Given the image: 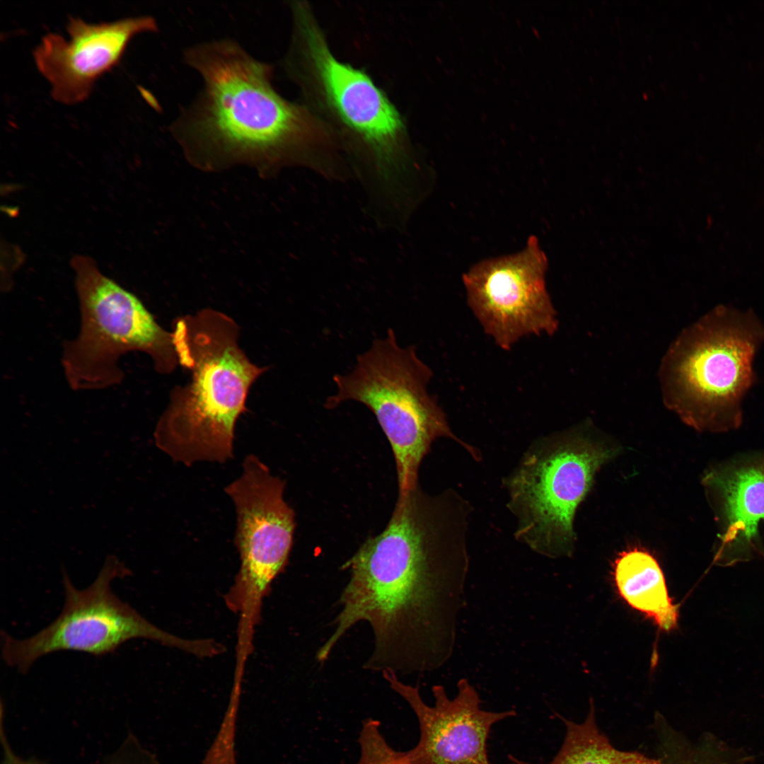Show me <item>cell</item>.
<instances>
[{
	"label": "cell",
	"mask_w": 764,
	"mask_h": 764,
	"mask_svg": "<svg viewBox=\"0 0 764 764\" xmlns=\"http://www.w3.org/2000/svg\"><path fill=\"white\" fill-rule=\"evenodd\" d=\"M471 509L453 489L399 492L384 530L344 565L349 580L318 661L327 660L342 636L364 621L374 639L367 670L422 673L448 662L464 606Z\"/></svg>",
	"instance_id": "6da1fadb"
},
{
	"label": "cell",
	"mask_w": 764,
	"mask_h": 764,
	"mask_svg": "<svg viewBox=\"0 0 764 764\" xmlns=\"http://www.w3.org/2000/svg\"><path fill=\"white\" fill-rule=\"evenodd\" d=\"M183 59L200 75L202 88L170 130L192 163L205 168L245 163L266 171L301 166L337 181L351 175L326 124L274 88L270 64L228 38L188 47Z\"/></svg>",
	"instance_id": "7a4b0ae2"
},
{
	"label": "cell",
	"mask_w": 764,
	"mask_h": 764,
	"mask_svg": "<svg viewBox=\"0 0 764 764\" xmlns=\"http://www.w3.org/2000/svg\"><path fill=\"white\" fill-rule=\"evenodd\" d=\"M289 7L291 31L282 69L301 102L335 136L377 221L405 224L417 200L420 171L405 119L366 71L337 58L308 1Z\"/></svg>",
	"instance_id": "3957f363"
},
{
	"label": "cell",
	"mask_w": 764,
	"mask_h": 764,
	"mask_svg": "<svg viewBox=\"0 0 764 764\" xmlns=\"http://www.w3.org/2000/svg\"><path fill=\"white\" fill-rule=\"evenodd\" d=\"M172 335L178 364L190 378L171 391L155 444L186 466L224 463L233 458L235 426L249 389L267 369L250 361L238 345V325L221 311L204 308L182 316Z\"/></svg>",
	"instance_id": "277c9868"
},
{
	"label": "cell",
	"mask_w": 764,
	"mask_h": 764,
	"mask_svg": "<svg viewBox=\"0 0 764 764\" xmlns=\"http://www.w3.org/2000/svg\"><path fill=\"white\" fill-rule=\"evenodd\" d=\"M764 325L752 311L715 307L686 328L661 369L665 403L700 432H726L742 424V402L756 381L753 361Z\"/></svg>",
	"instance_id": "5b68a950"
},
{
	"label": "cell",
	"mask_w": 764,
	"mask_h": 764,
	"mask_svg": "<svg viewBox=\"0 0 764 764\" xmlns=\"http://www.w3.org/2000/svg\"><path fill=\"white\" fill-rule=\"evenodd\" d=\"M431 368L415 347H402L391 328L357 357L353 369L335 374L336 391L324 406L359 403L376 417L392 448L399 492L418 487L421 462L438 438H451L473 455L476 451L452 432L445 412L427 389Z\"/></svg>",
	"instance_id": "8992f818"
},
{
	"label": "cell",
	"mask_w": 764,
	"mask_h": 764,
	"mask_svg": "<svg viewBox=\"0 0 764 764\" xmlns=\"http://www.w3.org/2000/svg\"><path fill=\"white\" fill-rule=\"evenodd\" d=\"M80 326L64 343L62 365L74 390H98L120 384L125 373L120 358L140 352L151 359L159 374L171 373L178 361L172 332L164 330L134 294L105 276L95 261L75 255Z\"/></svg>",
	"instance_id": "52a82bcc"
},
{
	"label": "cell",
	"mask_w": 764,
	"mask_h": 764,
	"mask_svg": "<svg viewBox=\"0 0 764 764\" xmlns=\"http://www.w3.org/2000/svg\"><path fill=\"white\" fill-rule=\"evenodd\" d=\"M615 453L576 430L533 442L504 482L516 539L543 556L570 555L577 509Z\"/></svg>",
	"instance_id": "ba28073f"
},
{
	"label": "cell",
	"mask_w": 764,
	"mask_h": 764,
	"mask_svg": "<svg viewBox=\"0 0 764 764\" xmlns=\"http://www.w3.org/2000/svg\"><path fill=\"white\" fill-rule=\"evenodd\" d=\"M130 570L115 555H108L95 581L78 589L63 572L65 603L61 613L48 626L23 639L2 633V657L21 673L27 672L40 657L59 651H77L94 656L114 652L137 638L156 641L199 656H212L217 643L208 639H185L155 626L112 591L111 582L129 575Z\"/></svg>",
	"instance_id": "9c48e42d"
},
{
	"label": "cell",
	"mask_w": 764,
	"mask_h": 764,
	"mask_svg": "<svg viewBox=\"0 0 764 764\" xmlns=\"http://www.w3.org/2000/svg\"><path fill=\"white\" fill-rule=\"evenodd\" d=\"M284 488V480L248 454L240 476L224 489L235 507V544L241 559L226 602L241 613L245 628L255 622L262 598L288 563L296 523Z\"/></svg>",
	"instance_id": "30bf717a"
},
{
	"label": "cell",
	"mask_w": 764,
	"mask_h": 764,
	"mask_svg": "<svg viewBox=\"0 0 764 764\" xmlns=\"http://www.w3.org/2000/svg\"><path fill=\"white\" fill-rule=\"evenodd\" d=\"M547 258L531 236L520 252L482 260L463 276L468 306L485 332L509 350L522 337L552 335L558 326L547 292Z\"/></svg>",
	"instance_id": "8fae6325"
},
{
	"label": "cell",
	"mask_w": 764,
	"mask_h": 764,
	"mask_svg": "<svg viewBox=\"0 0 764 764\" xmlns=\"http://www.w3.org/2000/svg\"><path fill=\"white\" fill-rule=\"evenodd\" d=\"M390 688L403 698L418 721L419 738L403 752L408 764H491L487 740L497 722L514 717L513 710L491 712L480 707L481 700L466 678L459 680L457 694L448 697L441 685L432 687L434 703L422 698L418 686L405 684L393 672H383Z\"/></svg>",
	"instance_id": "7c38bea8"
},
{
	"label": "cell",
	"mask_w": 764,
	"mask_h": 764,
	"mask_svg": "<svg viewBox=\"0 0 764 764\" xmlns=\"http://www.w3.org/2000/svg\"><path fill=\"white\" fill-rule=\"evenodd\" d=\"M157 30L151 16L100 23L70 17L69 38L58 33L45 35L34 50V59L51 85L52 98L73 105L89 96L96 79L120 61L135 35Z\"/></svg>",
	"instance_id": "4fadbf2b"
},
{
	"label": "cell",
	"mask_w": 764,
	"mask_h": 764,
	"mask_svg": "<svg viewBox=\"0 0 764 764\" xmlns=\"http://www.w3.org/2000/svg\"><path fill=\"white\" fill-rule=\"evenodd\" d=\"M702 485L721 529L714 563L729 566L748 560L758 552V526L764 521V458L711 469Z\"/></svg>",
	"instance_id": "5bb4252c"
},
{
	"label": "cell",
	"mask_w": 764,
	"mask_h": 764,
	"mask_svg": "<svg viewBox=\"0 0 764 764\" xmlns=\"http://www.w3.org/2000/svg\"><path fill=\"white\" fill-rule=\"evenodd\" d=\"M612 575L619 596L632 608L663 631L678 627V606L669 596L660 565L648 550L633 547L622 551L613 562Z\"/></svg>",
	"instance_id": "9a60e30c"
},
{
	"label": "cell",
	"mask_w": 764,
	"mask_h": 764,
	"mask_svg": "<svg viewBox=\"0 0 764 764\" xmlns=\"http://www.w3.org/2000/svg\"><path fill=\"white\" fill-rule=\"evenodd\" d=\"M559 717L565 727V739L560 751L548 764H661L659 758L615 748L599 730L592 703L581 723ZM508 758L510 764H530L511 754Z\"/></svg>",
	"instance_id": "2e32d148"
},
{
	"label": "cell",
	"mask_w": 764,
	"mask_h": 764,
	"mask_svg": "<svg viewBox=\"0 0 764 764\" xmlns=\"http://www.w3.org/2000/svg\"><path fill=\"white\" fill-rule=\"evenodd\" d=\"M359 758L357 764H408L403 752L395 750L386 741L376 719L363 721L358 738Z\"/></svg>",
	"instance_id": "e0dca14e"
},
{
	"label": "cell",
	"mask_w": 764,
	"mask_h": 764,
	"mask_svg": "<svg viewBox=\"0 0 764 764\" xmlns=\"http://www.w3.org/2000/svg\"><path fill=\"white\" fill-rule=\"evenodd\" d=\"M4 751L2 764H45L36 760H25L16 756L11 749L6 738L1 734ZM137 743L132 736H128L122 746L114 753L105 764H143Z\"/></svg>",
	"instance_id": "ac0fdd59"
}]
</instances>
